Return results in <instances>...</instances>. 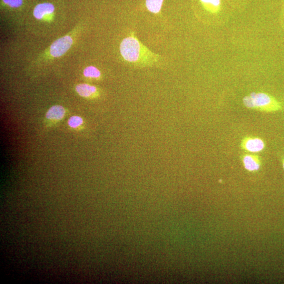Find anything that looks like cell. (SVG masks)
Returning a JSON list of instances; mask_svg holds the SVG:
<instances>
[{
  "label": "cell",
  "instance_id": "obj_7",
  "mask_svg": "<svg viewBox=\"0 0 284 284\" xmlns=\"http://www.w3.org/2000/svg\"><path fill=\"white\" fill-rule=\"evenodd\" d=\"M65 115V110L60 105L53 106L46 113V117L48 120H60Z\"/></svg>",
  "mask_w": 284,
  "mask_h": 284
},
{
  "label": "cell",
  "instance_id": "obj_3",
  "mask_svg": "<svg viewBox=\"0 0 284 284\" xmlns=\"http://www.w3.org/2000/svg\"><path fill=\"white\" fill-rule=\"evenodd\" d=\"M73 39L70 36H65L57 39L50 46V53L54 57L63 55L71 47Z\"/></svg>",
  "mask_w": 284,
  "mask_h": 284
},
{
  "label": "cell",
  "instance_id": "obj_13",
  "mask_svg": "<svg viewBox=\"0 0 284 284\" xmlns=\"http://www.w3.org/2000/svg\"><path fill=\"white\" fill-rule=\"evenodd\" d=\"M7 5L13 8L21 6L23 4V0H2Z\"/></svg>",
  "mask_w": 284,
  "mask_h": 284
},
{
  "label": "cell",
  "instance_id": "obj_2",
  "mask_svg": "<svg viewBox=\"0 0 284 284\" xmlns=\"http://www.w3.org/2000/svg\"><path fill=\"white\" fill-rule=\"evenodd\" d=\"M243 103L249 109L262 112H273L283 109L281 103L275 98L264 93H252L244 97Z\"/></svg>",
  "mask_w": 284,
  "mask_h": 284
},
{
  "label": "cell",
  "instance_id": "obj_10",
  "mask_svg": "<svg viewBox=\"0 0 284 284\" xmlns=\"http://www.w3.org/2000/svg\"><path fill=\"white\" fill-rule=\"evenodd\" d=\"M164 0H146V6L148 10L155 14L161 11Z\"/></svg>",
  "mask_w": 284,
  "mask_h": 284
},
{
  "label": "cell",
  "instance_id": "obj_12",
  "mask_svg": "<svg viewBox=\"0 0 284 284\" xmlns=\"http://www.w3.org/2000/svg\"><path fill=\"white\" fill-rule=\"evenodd\" d=\"M83 123V120L79 116H74L71 117L68 120V124L72 128H76Z\"/></svg>",
  "mask_w": 284,
  "mask_h": 284
},
{
  "label": "cell",
  "instance_id": "obj_1",
  "mask_svg": "<svg viewBox=\"0 0 284 284\" xmlns=\"http://www.w3.org/2000/svg\"><path fill=\"white\" fill-rule=\"evenodd\" d=\"M120 51L123 59L135 67L159 66L164 61L162 56L152 52L139 40L134 32L123 39L120 46Z\"/></svg>",
  "mask_w": 284,
  "mask_h": 284
},
{
  "label": "cell",
  "instance_id": "obj_6",
  "mask_svg": "<svg viewBox=\"0 0 284 284\" xmlns=\"http://www.w3.org/2000/svg\"><path fill=\"white\" fill-rule=\"evenodd\" d=\"M242 161L245 168L249 171H257L261 167V162L258 156L246 154L243 156Z\"/></svg>",
  "mask_w": 284,
  "mask_h": 284
},
{
  "label": "cell",
  "instance_id": "obj_11",
  "mask_svg": "<svg viewBox=\"0 0 284 284\" xmlns=\"http://www.w3.org/2000/svg\"><path fill=\"white\" fill-rule=\"evenodd\" d=\"M83 74L85 77L94 78V79H98L101 75L100 71L93 66H89L86 67L84 70Z\"/></svg>",
  "mask_w": 284,
  "mask_h": 284
},
{
  "label": "cell",
  "instance_id": "obj_4",
  "mask_svg": "<svg viewBox=\"0 0 284 284\" xmlns=\"http://www.w3.org/2000/svg\"><path fill=\"white\" fill-rule=\"evenodd\" d=\"M242 148L252 153L261 152L265 148V143L259 138L254 137H247L244 138L241 143Z\"/></svg>",
  "mask_w": 284,
  "mask_h": 284
},
{
  "label": "cell",
  "instance_id": "obj_8",
  "mask_svg": "<svg viewBox=\"0 0 284 284\" xmlns=\"http://www.w3.org/2000/svg\"><path fill=\"white\" fill-rule=\"evenodd\" d=\"M76 91L80 96L89 97L96 93L97 89L94 86L86 84H80L76 86Z\"/></svg>",
  "mask_w": 284,
  "mask_h": 284
},
{
  "label": "cell",
  "instance_id": "obj_14",
  "mask_svg": "<svg viewBox=\"0 0 284 284\" xmlns=\"http://www.w3.org/2000/svg\"><path fill=\"white\" fill-rule=\"evenodd\" d=\"M283 168H284V160H283Z\"/></svg>",
  "mask_w": 284,
  "mask_h": 284
},
{
  "label": "cell",
  "instance_id": "obj_5",
  "mask_svg": "<svg viewBox=\"0 0 284 284\" xmlns=\"http://www.w3.org/2000/svg\"><path fill=\"white\" fill-rule=\"evenodd\" d=\"M54 6L50 3H43L37 5L33 11L34 17L38 19H42L44 17L54 13Z\"/></svg>",
  "mask_w": 284,
  "mask_h": 284
},
{
  "label": "cell",
  "instance_id": "obj_9",
  "mask_svg": "<svg viewBox=\"0 0 284 284\" xmlns=\"http://www.w3.org/2000/svg\"><path fill=\"white\" fill-rule=\"evenodd\" d=\"M204 7L211 13H217L220 11V0H200Z\"/></svg>",
  "mask_w": 284,
  "mask_h": 284
}]
</instances>
